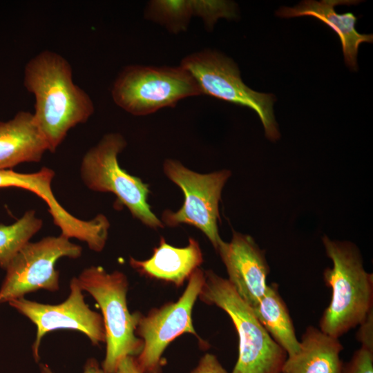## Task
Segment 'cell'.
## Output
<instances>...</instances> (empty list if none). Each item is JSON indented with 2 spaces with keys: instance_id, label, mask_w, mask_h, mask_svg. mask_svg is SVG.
Wrapping results in <instances>:
<instances>
[{
  "instance_id": "cell-1",
  "label": "cell",
  "mask_w": 373,
  "mask_h": 373,
  "mask_svg": "<svg viewBox=\"0 0 373 373\" xmlns=\"http://www.w3.org/2000/svg\"><path fill=\"white\" fill-rule=\"evenodd\" d=\"M23 82L35 97L34 119L51 153L71 128L86 123L94 113L91 97L73 82L70 64L56 52L43 50L30 59Z\"/></svg>"
},
{
  "instance_id": "cell-2",
  "label": "cell",
  "mask_w": 373,
  "mask_h": 373,
  "mask_svg": "<svg viewBox=\"0 0 373 373\" xmlns=\"http://www.w3.org/2000/svg\"><path fill=\"white\" fill-rule=\"evenodd\" d=\"M323 243L333 266L323 273L332 296L319 327L325 334L338 338L359 325L373 309V276L365 271L360 251L354 243L333 240L327 236Z\"/></svg>"
},
{
  "instance_id": "cell-3",
  "label": "cell",
  "mask_w": 373,
  "mask_h": 373,
  "mask_svg": "<svg viewBox=\"0 0 373 373\" xmlns=\"http://www.w3.org/2000/svg\"><path fill=\"white\" fill-rule=\"evenodd\" d=\"M204 276L199 298L224 310L238 335V357L232 373H281L287 353L271 337L252 309L227 279L211 270L206 271Z\"/></svg>"
},
{
  "instance_id": "cell-4",
  "label": "cell",
  "mask_w": 373,
  "mask_h": 373,
  "mask_svg": "<svg viewBox=\"0 0 373 373\" xmlns=\"http://www.w3.org/2000/svg\"><path fill=\"white\" fill-rule=\"evenodd\" d=\"M77 279L82 289L94 298L102 312L106 351L102 368L104 373H115L122 358L138 356L144 344L135 335L141 314H131L127 306V277L119 271L108 273L102 267L91 266Z\"/></svg>"
},
{
  "instance_id": "cell-5",
  "label": "cell",
  "mask_w": 373,
  "mask_h": 373,
  "mask_svg": "<svg viewBox=\"0 0 373 373\" xmlns=\"http://www.w3.org/2000/svg\"><path fill=\"white\" fill-rule=\"evenodd\" d=\"M126 144L124 137L119 133L104 135L83 156L81 179L93 191L114 194L117 202L125 206L133 218L146 227L163 228L164 224L148 202L149 186L119 166L118 155Z\"/></svg>"
},
{
  "instance_id": "cell-6",
  "label": "cell",
  "mask_w": 373,
  "mask_h": 373,
  "mask_svg": "<svg viewBox=\"0 0 373 373\" xmlns=\"http://www.w3.org/2000/svg\"><path fill=\"white\" fill-rule=\"evenodd\" d=\"M200 95L194 78L180 66L128 65L117 75L111 89L115 104L135 116L174 107L182 99Z\"/></svg>"
},
{
  "instance_id": "cell-7",
  "label": "cell",
  "mask_w": 373,
  "mask_h": 373,
  "mask_svg": "<svg viewBox=\"0 0 373 373\" xmlns=\"http://www.w3.org/2000/svg\"><path fill=\"white\" fill-rule=\"evenodd\" d=\"M180 66L194 78L202 95L253 110L263 125L265 136L271 141L280 138L273 110L275 97L255 91L245 85L231 59L207 49L187 55L182 59Z\"/></svg>"
},
{
  "instance_id": "cell-8",
  "label": "cell",
  "mask_w": 373,
  "mask_h": 373,
  "mask_svg": "<svg viewBox=\"0 0 373 373\" xmlns=\"http://www.w3.org/2000/svg\"><path fill=\"white\" fill-rule=\"evenodd\" d=\"M165 175L184 193V203L174 212L165 210L161 217L164 226L175 227L182 224L200 230L216 250L222 240L218 233L219 202L222 189L231 175L223 169L210 173H199L180 162L166 159L163 164Z\"/></svg>"
},
{
  "instance_id": "cell-9",
  "label": "cell",
  "mask_w": 373,
  "mask_h": 373,
  "mask_svg": "<svg viewBox=\"0 0 373 373\" xmlns=\"http://www.w3.org/2000/svg\"><path fill=\"white\" fill-rule=\"evenodd\" d=\"M204 280V272L196 269L176 302L153 309L146 316L141 314L135 333L144 344L136 360L144 373L162 372V355L175 338L184 333L198 336L193 327L192 312Z\"/></svg>"
},
{
  "instance_id": "cell-10",
  "label": "cell",
  "mask_w": 373,
  "mask_h": 373,
  "mask_svg": "<svg viewBox=\"0 0 373 373\" xmlns=\"http://www.w3.org/2000/svg\"><path fill=\"white\" fill-rule=\"evenodd\" d=\"M82 247L67 237L47 236L27 242L12 259L0 288V304L22 298L40 289H59V271L56 262L61 258H77Z\"/></svg>"
},
{
  "instance_id": "cell-11",
  "label": "cell",
  "mask_w": 373,
  "mask_h": 373,
  "mask_svg": "<svg viewBox=\"0 0 373 373\" xmlns=\"http://www.w3.org/2000/svg\"><path fill=\"white\" fill-rule=\"evenodd\" d=\"M82 289L77 277L70 283V294L58 305L43 304L23 297L8 303L20 314L29 318L37 327L35 341L32 345L33 356L39 358V348L44 335L59 329H70L84 333L94 345L106 342L102 316L91 310L85 303Z\"/></svg>"
},
{
  "instance_id": "cell-12",
  "label": "cell",
  "mask_w": 373,
  "mask_h": 373,
  "mask_svg": "<svg viewBox=\"0 0 373 373\" xmlns=\"http://www.w3.org/2000/svg\"><path fill=\"white\" fill-rule=\"evenodd\" d=\"M216 251L226 267L228 281L251 307L265 294L269 273L265 251L249 235L233 231L230 242L222 240Z\"/></svg>"
},
{
  "instance_id": "cell-13",
  "label": "cell",
  "mask_w": 373,
  "mask_h": 373,
  "mask_svg": "<svg viewBox=\"0 0 373 373\" xmlns=\"http://www.w3.org/2000/svg\"><path fill=\"white\" fill-rule=\"evenodd\" d=\"M359 2L354 0H307L293 8L282 7L276 12V15L283 18L308 16L324 23L338 36L346 65L356 70L359 46L362 43H372L373 36L372 34H361L356 30L357 17L353 13L338 14L334 8L338 5L350 6Z\"/></svg>"
},
{
  "instance_id": "cell-14",
  "label": "cell",
  "mask_w": 373,
  "mask_h": 373,
  "mask_svg": "<svg viewBox=\"0 0 373 373\" xmlns=\"http://www.w3.org/2000/svg\"><path fill=\"white\" fill-rule=\"evenodd\" d=\"M48 151L47 142L32 113L21 111L0 122V170L24 162H38Z\"/></svg>"
},
{
  "instance_id": "cell-15",
  "label": "cell",
  "mask_w": 373,
  "mask_h": 373,
  "mask_svg": "<svg viewBox=\"0 0 373 373\" xmlns=\"http://www.w3.org/2000/svg\"><path fill=\"white\" fill-rule=\"evenodd\" d=\"M202 262L200 245L193 238H189L187 246L176 247L161 237L149 259L138 260L131 257L129 260L130 265L140 274L172 283L177 287L189 280Z\"/></svg>"
},
{
  "instance_id": "cell-16",
  "label": "cell",
  "mask_w": 373,
  "mask_h": 373,
  "mask_svg": "<svg viewBox=\"0 0 373 373\" xmlns=\"http://www.w3.org/2000/svg\"><path fill=\"white\" fill-rule=\"evenodd\" d=\"M300 343V350L287 358L281 373H341L343 347L338 338L309 326Z\"/></svg>"
},
{
  "instance_id": "cell-17",
  "label": "cell",
  "mask_w": 373,
  "mask_h": 373,
  "mask_svg": "<svg viewBox=\"0 0 373 373\" xmlns=\"http://www.w3.org/2000/svg\"><path fill=\"white\" fill-rule=\"evenodd\" d=\"M251 309L271 337L285 351L287 357L298 352L300 343L277 284L268 285L262 298Z\"/></svg>"
},
{
  "instance_id": "cell-18",
  "label": "cell",
  "mask_w": 373,
  "mask_h": 373,
  "mask_svg": "<svg viewBox=\"0 0 373 373\" xmlns=\"http://www.w3.org/2000/svg\"><path fill=\"white\" fill-rule=\"evenodd\" d=\"M35 210H28L10 224H0V267L6 269L17 252L42 227Z\"/></svg>"
},
{
  "instance_id": "cell-19",
  "label": "cell",
  "mask_w": 373,
  "mask_h": 373,
  "mask_svg": "<svg viewBox=\"0 0 373 373\" xmlns=\"http://www.w3.org/2000/svg\"><path fill=\"white\" fill-rule=\"evenodd\" d=\"M193 16L191 0H152L145 10L148 20L174 34L186 30Z\"/></svg>"
},
{
  "instance_id": "cell-20",
  "label": "cell",
  "mask_w": 373,
  "mask_h": 373,
  "mask_svg": "<svg viewBox=\"0 0 373 373\" xmlns=\"http://www.w3.org/2000/svg\"><path fill=\"white\" fill-rule=\"evenodd\" d=\"M193 15L200 17L206 28L211 30L220 18L236 19L237 4L223 0H191Z\"/></svg>"
},
{
  "instance_id": "cell-21",
  "label": "cell",
  "mask_w": 373,
  "mask_h": 373,
  "mask_svg": "<svg viewBox=\"0 0 373 373\" xmlns=\"http://www.w3.org/2000/svg\"><path fill=\"white\" fill-rule=\"evenodd\" d=\"M341 373H373V350L361 346L350 361L343 364Z\"/></svg>"
},
{
  "instance_id": "cell-22",
  "label": "cell",
  "mask_w": 373,
  "mask_h": 373,
  "mask_svg": "<svg viewBox=\"0 0 373 373\" xmlns=\"http://www.w3.org/2000/svg\"><path fill=\"white\" fill-rule=\"evenodd\" d=\"M359 325L356 338L361 346L373 350V309Z\"/></svg>"
},
{
  "instance_id": "cell-23",
  "label": "cell",
  "mask_w": 373,
  "mask_h": 373,
  "mask_svg": "<svg viewBox=\"0 0 373 373\" xmlns=\"http://www.w3.org/2000/svg\"><path fill=\"white\" fill-rule=\"evenodd\" d=\"M190 373H228L217 357L212 354H205L198 365Z\"/></svg>"
},
{
  "instance_id": "cell-24",
  "label": "cell",
  "mask_w": 373,
  "mask_h": 373,
  "mask_svg": "<svg viewBox=\"0 0 373 373\" xmlns=\"http://www.w3.org/2000/svg\"><path fill=\"white\" fill-rule=\"evenodd\" d=\"M115 373H144L141 370L136 358L126 356L119 361Z\"/></svg>"
},
{
  "instance_id": "cell-25",
  "label": "cell",
  "mask_w": 373,
  "mask_h": 373,
  "mask_svg": "<svg viewBox=\"0 0 373 373\" xmlns=\"http://www.w3.org/2000/svg\"><path fill=\"white\" fill-rule=\"evenodd\" d=\"M41 373H53L50 369L47 366L41 365ZM84 373H104L102 368H100L97 362L93 359L90 358L87 361L84 367Z\"/></svg>"
}]
</instances>
